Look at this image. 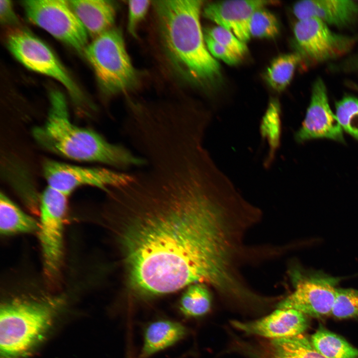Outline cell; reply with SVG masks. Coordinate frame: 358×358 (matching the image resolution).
Instances as JSON below:
<instances>
[{"instance_id": "1", "label": "cell", "mask_w": 358, "mask_h": 358, "mask_svg": "<svg viewBox=\"0 0 358 358\" xmlns=\"http://www.w3.org/2000/svg\"><path fill=\"white\" fill-rule=\"evenodd\" d=\"M151 164L117 189L118 242L131 291L148 297L203 283L235 297L253 256L245 240L257 224L255 206L209 155H173Z\"/></svg>"}, {"instance_id": "2", "label": "cell", "mask_w": 358, "mask_h": 358, "mask_svg": "<svg viewBox=\"0 0 358 358\" xmlns=\"http://www.w3.org/2000/svg\"><path fill=\"white\" fill-rule=\"evenodd\" d=\"M45 123L32 131L36 141L60 156L79 161L98 162L124 169L144 166L145 158L137 157L124 147L112 144L90 129L73 123L63 93L53 90Z\"/></svg>"}, {"instance_id": "3", "label": "cell", "mask_w": 358, "mask_h": 358, "mask_svg": "<svg viewBox=\"0 0 358 358\" xmlns=\"http://www.w3.org/2000/svg\"><path fill=\"white\" fill-rule=\"evenodd\" d=\"M203 1L170 0L155 2L163 43L175 65L199 82L221 76V67L210 54L203 38L200 14Z\"/></svg>"}, {"instance_id": "4", "label": "cell", "mask_w": 358, "mask_h": 358, "mask_svg": "<svg viewBox=\"0 0 358 358\" xmlns=\"http://www.w3.org/2000/svg\"><path fill=\"white\" fill-rule=\"evenodd\" d=\"M56 301L16 299L0 310L1 358H22L44 338L55 313Z\"/></svg>"}, {"instance_id": "5", "label": "cell", "mask_w": 358, "mask_h": 358, "mask_svg": "<svg viewBox=\"0 0 358 358\" xmlns=\"http://www.w3.org/2000/svg\"><path fill=\"white\" fill-rule=\"evenodd\" d=\"M84 54L107 93L123 91L135 83V70L118 29L112 28L93 39Z\"/></svg>"}, {"instance_id": "6", "label": "cell", "mask_w": 358, "mask_h": 358, "mask_svg": "<svg viewBox=\"0 0 358 358\" xmlns=\"http://www.w3.org/2000/svg\"><path fill=\"white\" fill-rule=\"evenodd\" d=\"M68 196L47 186L39 199L40 220L37 231L44 270L48 278L57 276L62 263Z\"/></svg>"}, {"instance_id": "7", "label": "cell", "mask_w": 358, "mask_h": 358, "mask_svg": "<svg viewBox=\"0 0 358 358\" xmlns=\"http://www.w3.org/2000/svg\"><path fill=\"white\" fill-rule=\"evenodd\" d=\"M290 274L294 290L277 304V308L294 309L316 318L331 314L340 278L298 268Z\"/></svg>"}, {"instance_id": "8", "label": "cell", "mask_w": 358, "mask_h": 358, "mask_svg": "<svg viewBox=\"0 0 358 358\" xmlns=\"http://www.w3.org/2000/svg\"><path fill=\"white\" fill-rule=\"evenodd\" d=\"M22 5L33 23L78 52H84L89 35L69 0H25Z\"/></svg>"}, {"instance_id": "9", "label": "cell", "mask_w": 358, "mask_h": 358, "mask_svg": "<svg viewBox=\"0 0 358 358\" xmlns=\"http://www.w3.org/2000/svg\"><path fill=\"white\" fill-rule=\"evenodd\" d=\"M6 44L13 56L25 67L58 81L75 100H81L83 95L79 87L41 40L25 30L15 28L8 32Z\"/></svg>"}, {"instance_id": "10", "label": "cell", "mask_w": 358, "mask_h": 358, "mask_svg": "<svg viewBox=\"0 0 358 358\" xmlns=\"http://www.w3.org/2000/svg\"><path fill=\"white\" fill-rule=\"evenodd\" d=\"M42 168L48 186L68 196L82 186L108 191L110 187H122L134 179L133 175L104 168L82 167L53 160L45 161Z\"/></svg>"}, {"instance_id": "11", "label": "cell", "mask_w": 358, "mask_h": 358, "mask_svg": "<svg viewBox=\"0 0 358 358\" xmlns=\"http://www.w3.org/2000/svg\"><path fill=\"white\" fill-rule=\"evenodd\" d=\"M294 35L302 59L318 64L342 56L354 44L355 39L335 33L316 18L298 20Z\"/></svg>"}, {"instance_id": "12", "label": "cell", "mask_w": 358, "mask_h": 358, "mask_svg": "<svg viewBox=\"0 0 358 358\" xmlns=\"http://www.w3.org/2000/svg\"><path fill=\"white\" fill-rule=\"evenodd\" d=\"M294 138L298 143L318 138L341 142L344 140L343 129L330 108L326 87L321 79H317L313 84L305 117Z\"/></svg>"}, {"instance_id": "13", "label": "cell", "mask_w": 358, "mask_h": 358, "mask_svg": "<svg viewBox=\"0 0 358 358\" xmlns=\"http://www.w3.org/2000/svg\"><path fill=\"white\" fill-rule=\"evenodd\" d=\"M278 3V1L262 0L215 1L204 7L203 14L246 43L251 37L249 24L254 12L261 8Z\"/></svg>"}, {"instance_id": "14", "label": "cell", "mask_w": 358, "mask_h": 358, "mask_svg": "<svg viewBox=\"0 0 358 358\" xmlns=\"http://www.w3.org/2000/svg\"><path fill=\"white\" fill-rule=\"evenodd\" d=\"M236 328L247 334L276 339L296 336L309 326V317L291 309H279L262 318L248 322L232 321Z\"/></svg>"}, {"instance_id": "15", "label": "cell", "mask_w": 358, "mask_h": 358, "mask_svg": "<svg viewBox=\"0 0 358 358\" xmlns=\"http://www.w3.org/2000/svg\"><path fill=\"white\" fill-rule=\"evenodd\" d=\"M293 13L298 20L316 18L328 25L347 26L358 18V1L352 0H304L296 2Z\"/></svg>"}, {"instance_id": "16", "label": "cell", "mask_w": 358, "mask_h": 358, "mask_svg": "<svg viewBox=\"0 0 358 358\" xmlns=\"http://www.w3.org/2000/svg\"><path fill=\"white\" fill-rule=\"evenodd\" d=\"M69 2L88 35L92 39L112 28L116 12L111 1L74 0Z\"/></svg>"}, {"instance_id": "17", "label": "cell", "mask_w": 358, "mask_h": 358, "mask_svg": "<svg viewBox=\"0 0 358 358\" xmlns=\"http://www.w3.org/2000/svg\"><path fill=\"white\" fill-rule=\"evenodd\" d=\"M253 355V358H326L304 334L271 339L259 346Z\"/></svg>"}, {"instance_id": "18", "label": "cell", "mask_w": 358, "mask_h": 358, "mask_svg": "<svg viewBox=\"0 0 358 358\" xmlns=\"http://www.w3.org/2000/svg\"><path fill=\"white\" fill-rule=\"evenodd\" d=\"M187 333L186 327L175 321L162 320L151 323L145 329L138 358H148L180 341Z\"/></svg>"}, {"instance_id": "19", "label": "cell", "mask_w": 358, "mask_h": 358, "mask_svg": "<svg viewBox=\"0 0 358 358\" xmlns=\"http://www.w3.org/2000/svg\"><path fill=\"white\" fill-rule=\"evenodd\" d=\"M38 222L24 212L5 194L0 195V232L1 235L38 231Z\"/></svg>"}, {"instance_id": "20", "label": "cell", "mask_w": 358, "mask_h": 358, "mask_svg": "<svg viewBox=\"0 0 358 358\" xmlns=\"http://www.w3.org/2000/svg\"><path fill=\"white\" fill-rule=\"evenodd\" d=\"M310 339L315 349L326 358H358V349L322 325Z\"/></svg>"}, {"instance_id": "21", "label": "cell", "mask_w": 358, "mask_h": 358, "mask_svg": "<svg viewBox=\"0 0 358 358\" xmlns=\"http://www.w3.org/2000/svg\"><path fill=\"white\" fill-rule=\"evenodd\" d=\"M280 115L281 108L278 100L275 98L271 99L263 116L260 127L263 139L267 140L269 147L268 153L265 162L266 167L270 165L280 145L281 133Z\"/></svg>"}, {"instance_id": "22", "label": "cell", "mask_w": 358, "mask_h": 358, "mask_svg": "<svg viewBox=\"0 0 358 358\" xmlns=\"http://www.w3.org/2000/svg\"><path fill=\"white\" fill-rule=\"evenodd\" d=\"M301 60L298 52L282 54L275 58L265 75L269 86L278 92L283 90L290 84Z\"/></svg>"}, {"instance_id": "23", "label": "cell", "mask_w": 358, "mask_h": 358, "mask_svg": "<svg viewBox=\"0 0 358 358\" xmlns=\"http://www.w3.org/2000/svg\"><path fill=\"white\" fill-rule=\"evenodd\" d=\"M211 305V297L206 284L195 283L187 286L181 296L179 308L187 317H197L207 313Z\"/></svg>"}, {"instance_id": "24", "label": "cell", "mask_w": 358, "mask_h": 358, "mask_svg": "<svg viewBox=\"0 0 358 358\" xmlns=\"http://www.w3.org/2000/svg\"><path fill=\"white\" fill-rule=\"evenodd\" d=\"M251 37L273 38L279 32V25L275 15L266 7L254 12L249 24Z\"/></svg>"}, {"instance_id": "25", "label": "cell", "mask_w": 358, "mask_h": 358, "mask_svg": "<svg viewBox=\"0 0 358 358\" xmlns=\"http://www.w3.org/2000/svg\"><path fill=\"white\" fill-rule=\"evenodd\" d=\"M336 115L342 129L358 140V98L346 96L338 101Z\"/></svg>"}, {"instance_id": "26", "label": "cell", "mask_w": 358, "mask_h": 358, "mask_svg": "<svg viewBox=\"0 0 358 358\" xmlns=\"http://www.w3.org/2000/svg\"><path fill=\"white\" fill-rule=\"evenodd\" d=\"M331 315L341 319L358 318V290L337 288Z\"/></svg>"}, {"instance_id": "27", "label": "cell", "mask_w": 358, "mask_h": 358, "mask_svg": "<svg viewBox=\"0 0 358 358\" xmlns=\"http://www.w3.org/2000/svg\"><path fill=\"white\" fill-rule=\"evenodd\" d=\"M241 59L248 52L245 43L239 39L231 31L219 25L208 29L206 34Z\"/></svg>"}, {"instance_id": "28", "label": "cell", "mask_w": 358, "mask_h": 358, "mask_svg": "<svg viewBox=\"0 0 358 358\" xmlns=\"http://www.w3.org/2000/svg\"><path fill=\"white\" fill-rule=\"evenodd\" d=\"M150 2V0L128 1V29L133 36H136L137 26L146 15Z\"/></svg>"}, {"instance_id": "29", "label": "cell", "mask_w": 358, "mask_h": 358, "mask_svg": "<svg viewBox=\"0 0 358 358\" xmlns=\"http://www.w3.org/2000/svg\"><path fill=\"white\" fill-rule=\"evenodd\" d=\"M204 40L208 51L213 57L220 59L230 65H235L240 61V58L207 34L204 36Z\"/></svg>"}, {"instance_id": "30", "label": "cell", "mask_w": 358, "mask_h": 358, "mask_svg": "<svg viewBox=\"0 0 358 358\" xmlns=\"http://www.w3.org/2000/svg\"><path fill=\"white\" fill-rule=\"evenodd\" d=\"M0 19L1 23L3 24H12L17 22V19L11 1L0 0Z\"/></svg>"}, {"instance_id": "31", "label": "cell", "mask_w": 358, "mask_h": 358, "mask_svg": "<svg viewBox=\"0 0 358 358\" xmlns=\"http://www.w3.org/2000/svg\"><path fill=\"white\" fill-rule=\"evenodd\" d=\"M348 65L347 68H349L350 69H351L355 71H358V56H356L354 58L351 59L348 63Z\"/></svg>"}, {"instance_id": "32", "label": "cell", "mask_w": 358, "mask_h": 358, "mask_svg": "<svg viewBox=\"0 0 358 358\" xmlns=\"http://www.w3.org/2000/svg\"><path fill=\"white\" fill-rule=\"evenodd\" d=\"M355 88H356V89H357L358 90V86H356Z\"/></svg>"}]
</instances>
